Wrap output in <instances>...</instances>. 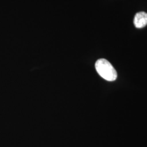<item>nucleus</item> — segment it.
Returning <instances> with one entry per match:
<instances>
[{
    "instance_id": "2",
    "label": "nucleus",
    "mask_w": 147,
    "mask_h": 147,
    "mask_svg": "<svg viewBox=\"0 0 147 147\" xmlns=\"http://www.w3.org/2000/svg\"><path fill=\"white\" fill-rule=\"evenodd\" d=\"M134 23L137 28H141L147 25V13L144 11L137 13L135 16Z\"/></svg>"
},
{
    "instance_id": "1",
    "label": "nucleus",
    "mask_w": 147,
    "mask_h": 147,
    "mask_svg": "<svg viewBox=\"0 0 147 147\" xmlns=\"http://www.w3.org/2000/svg\"><path fill=\"white\" fill-rule=\"evenodd\" d=\"M95 67L100 76L108 81H113L117 78V73L115 69L106 59H98L95 63Z\"/></svg>"
}]
</instances>
